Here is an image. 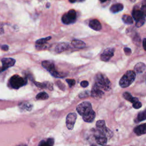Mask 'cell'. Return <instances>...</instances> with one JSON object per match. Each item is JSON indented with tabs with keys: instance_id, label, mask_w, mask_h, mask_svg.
Returning a JSON list of instances; mask_svg holds the SVG:
<instances>
[{
	"instance_id": "cell-44",
	"label": "cell",
	"mask_w": 146,
	"mask_h": 146,
	"mask_svg": "<svg viewBox=\"0 0 146 146\" xmlns=\"http://www.w3.org/2000/svg\"><path fill=\"white\" fill-rule=\"evenodd\" d=\"M91 146H96V145H91Z\"/></svg>"
},
{
	"instance_id": "cell-28",
	"label": "cell",
	"mask_w": 146,
	"mask_h": 146,
	"mask_svg": "<svg viewBox=\"0 0 146 146\" xmlns=\"http://www.w3.org/2000/svg\"><path fill=\"white\" fill-rule=\"evenodd\" d=\"M145 21V18H143V19H140V20H139V21H136V26L137 27H140L144 25Z\"/></svg>"
},
{
	"instance_id": "cell-12",
	"label": "cell",
	"mask_w": 146,
	"mask_h": 146,
	"mask_svg": "<svg viewBox=\"0 0 146 146\" xmlns=\"http://www.w3.org/2000/svg\"><path fill=\"white\" fill-rule=\"evenodd\" d=\"M132 18L136 21H137L139 20H140L141 19L145 18V16L140 9L138 8H134L132 12Z\"/></svg>"
},
{
	"instance_id": "cell-10",
	"label": "cell",
	"mask_w": 146,
	"mask_h": 146,
	"mask_svg": "<svg viewBox=\"0 0 146 146\" xmlns=\"http://www.w3.org/2000/svg\"><path fill=\"white\" fill-rule=\"evenodd\" d=\"M104 91L100 89L95 85H94L91 92V95L92 97L95 99H99L101 98L104 95Z\"/></svg>"
},
{
	"instance_id": "cell-42",
	"label": "cell",
	"mask_w": 146,
	"mask_h": 146,
	"mask_svg": "<svg viewBox=\"0 0 146 146\" xmlns=\"http://www.w3.org/2000/svg\"><path fill=\"white\" fill-rule=\"evenodd\" d=\"M132 2H135L136 1V0H130Z\"/></svg>"
},
{
	"instance_id": "cell-40",
	"label": "cell",
	"mask_w": 146,
	"mask_h": 146,
	"mask_svg": "<svg viewBox=\"0 0 146 146\" xmlns=\"http://www.w3.org/2000/svg\"><path fill=\"white\" fill-rule=\"evenodd\" d=\"M100 1V2H102V3H103V2H106V1H110V0H99Z\"/></svg>"
},
{
	"instance_id": "cell-6",
	"label": "cell",
	"mask_w": 146,
	"mask_h": 146,
	"mask_svg": "<svg viewBox=\"0 0 146 146\" xmlns=\"http://www.w3.org/2000/svg\"><path fill=\"white\" fill-rule=\"evenodd\" d=\"M76 19V11L73 10H70L67 13L63 15L62 17V21L63 23L68 25L74 23Z\"/></svg>"
},
{
	"instance_id": "cell-8",
	"label": "cell",
	"mask_w": 146,
	"mask_h": 146,
	"mask_svg": "<svg viewBox=\"0 0 146 146\" xmlns=\"http://www.w3.org/2000/svg\"><path fill=\"white\" fill-rule=\"evenodd\" d=\"M76 114L75 112L70 113L67 115L66 120V124L68 129L72 130L73 129L76 119Z\"/></svg>"
},
{
	"instance_id": "cell-1",
	"label": "cell",
	"mask_w": 146,
	"mask_h": 146,
	"mask_svg": "<svg viewBox=\"0 0 146 146\" xmlns=\"http://www.w3.org/2000/svg\"><path fill=\"white\" fill-rule=\"evenodd\" d=\"M76 111L81 116L84 121L91 123L95 117V112L92 110V105L89 102H83L76 107Z\"/></svg>"
},
{
	"instance_id": "cell-35",
	"label": "cell",
	"mask_w": 146,
	"mask_h": 146,
	"mask_svg": "<svg viewBox=\"0 0 146 146\" xmlns=\"http://www.w3.org/2000/svg\"><path fill=\"white\" fill-rule=\"evenodd\" d=\"M56 83H57L58 86H59V87L61 90H64L65 86H64V84H63V83H61V82H59V81L57 82H56Z\"/></svg>"
},
{
	"instance_id": "cell-7",
	"label": "cell",
	"mask_w": 146,
	"mask_h": 146,
	"mask_svg": "<svg viewBox=\"0 0 146 146\" xmlns=\"http://www.w3.org/2000/svg\"><path fill=\"white\" fill-rule=\"evenodd\" d=\"M2 66L0 67V72L6 70L15 64V60L11 58H3L1 59Z\"/></svg>"
},
{
	"instance_id": "cell-9",
	"label": "cell",
	"mask_w": 146,
	"mask_h": 146,
	"mask_svg": "<svg viewBox=\"0 0 146 146\" xmlns=\"http://www.w3.org/2000/svg\"><path fill=\"white\" fill-rule=\"evenodd\" d=\"M115 50L113 48H107L104 50L100 55V59L104 62L108 61L114 55Z\"/></svg>"
},
{
	"instance_id": "cell-17",
	"label": "cell",
	"mask_w": 146,
	"mask_h": 146,
	"mask_svg": "<svg viewBox=\"0 0 146 146\" xmlns=\"http://www.w3.org/2000/svg\"><path fill=\"white\" fill-rule=\"evenodd\" d=\"M72 45L76 48L81 49L86 47V44L84 42L78 39H74L71 42Z\"/></svg>"
},
{
	"instance_id": "cell-3",
	"label": "cell",
	"mask_w": 146,
	"mask_h": 146,
	"mask_svg": "<svg viewBox=\"0 0 146 146\" xmlns=\"http://www.w3.org/2000/svg\"><path fill=\"white\" fill-rule=\"evenodd\" d=\"M136 78V73L132 70L127 71L121 77L119 81V85L122 88H126L129 86Z\"/></svg>"
},
{
	"instance_id": "cell-30",
	"label": "cell",
	"mask_w": 146,
	"mask_h": 146,
	"mask_svg": "<svg viewBox=\"0 0 146 146\" xmlns=\"http://www.w3.org/2000/svg\"><path fill=\"white\" fill-rule=\"evenodd\" d=\"M89 95H90V92L88 91H83V92H81L79 94V96L80 98H85V97H87V96H89Z\"/></svg>"
},
{
	"instance_id": "cell-22",
	"label": "cell",
	"mask_w": 146,
	"mask_h": 146,
	"mask_svg": "<svg viewBox=\"0 0 146 146\" xmlns=\"http://www.w3.org/2000/svg\"><path fill=\"white\" fill-rule=\"evenodd\" d=\"M146 119V109L140 112L137 116L136 119H135V122H140L141 121H143Z\"/></svg>"
},
{
	"instance_id": "cell-43",
	"label": "cell",
	"mask_w": 146,
	"mask_h": 146,
	"mask_svg": "<svg viewBox=\"0 0 146 146\" xmlns=\"http://www.w3.org/2000/svg\"><path fill=\"white\" fill-rule=\"evenodd\" d=\"M19 146H27V145H19Z\"/></svg>"
},
{
	"instance_id": "cell-36",
	"label": "cell",
	"mask_w": 146,
	"mask_h": 146,
	"mask_svg": "<svg viewBox=\"0 0 146 146\" xmlns=\"http://www.w3.org/2000/svg\"><path fill=\"white\" fill-rule=\"evenodd\" d=\"M1 49L3 51H7L8 49H9V46L7 45H6V44H4L3 46H2L1 47Z\"/></svg>"
},
{
	"instance_id": "cell-20",
	"label": "cell",
	"mask_w": 146,
	"mask_h": 146,
	"mask_svg": "<svg viewBox=\"0 0 146 146\" xmlns=\"http://www.w3.org/2000/svg\"><path fill=\"white\" fill-rule=\"evenodd\" d=\"M35 84L36 86H38L40 88H47L50 90H52L53 89V86H52V83H50L49 82H44L43 83L35 82Z\"/></svg>"
},
{
	"instance_id": "cell-16",
	"label": "cell",
	"mask_w": 146,
	"mask_h": 146,
	"mask_svg": "<svg viewBox=\"0 0 146 146\" xmlns=\"http://www.w3.org/2000/svg\"><path fill=\"white\" fill-rule=\"evenodd\" d=\"M124 8V6L121 3L113 4L110 7V11L112 13H116L121 11Z\"/></svg>"
},
{
	"instance_id": "cell-4",
	"label": "cell",
	"mask_w": 146,
	"mask_h": 146,
	"mask_svg": "<svg viewBox=\"0 0 146 146\" xmlns=\"http://www.w3.org/2000/svg\"><path fill=\"white\" fill-rule=\"evenodd\" d=\"M42 66L46 69L55 78H63L65 74L58 72L55 67L54 63L50 60H44L42 62Z\"/></svg>"
},
{
	"instance_id": "cell-39",
	"label": "cell",
	"mask_w": 146,
	"mask_h": 146,
	"mask_svg": "<svg viewBox=\"0 0 146 146\" xmlns=\"http://www.w3.org/2000/svg\"><path fill=\"white\" fill-rule=\"evenodd\" d=\"M68 1H69V2H71V3H74V2H76V0H68Z\"/></svg>"
},
{
	"instance_id": "cell-32",
	"label": "cell",
	"mask_w": 146,
	"mask_h": 146,
	"mask_svg": "<svg viewBox=\"0 0 146 146\" xmlns=\"http://www.w3.org/2000/svg\"><path fill=\"white\" fill-rule=\"evenodd\" d=\"M22 107L25 110H27L29 111V110H30L31 109L32 106H30V104H27V103H26V104H24L23 106H22Z\"/></svg>"
},
{
	"instance_id": "cell-11",
	"label": "cell",
	"mask_w": 146,
	"mask_h": 146,
	"mask_svg": "<svg viewBox=\"0 0 146 146\" xmlns=\"http://www.w3.org/2000/svg\"><path fill=\"white\" fill-rule=\"evenodd\" d=\"M99 134L96 135L95 140L98 144L101 145H104L106 144L107 142V137L100 131L98 129Z\"/></svg>"
},
{
	"instance_id": "cell-26",
	"label": "cell",
	"mask_w": 146,
	"mask_h": 146,
	"mask_svg": "<svg viewBox=\"0 0 146 146\" xmlns=\"http://www.w3.org/2000/svg\"><path fill=\"white\" fill-rule=\"evenodd\" d=\"M51 39V36H48L44 38H41L36 41V44H45L48 40Z\"/></svg>"
},
{
	"instance_id": "cell-23",
	"label": "cell",
	"mask_w": 146,
	"mask_h": 146,
	"mask_svg": "<svg viewBox=\"0 0 146 146\" xmlns=\"http://www.w3.org/2000/svg\"><path fill=\"white\" fill-rule=\"evenodd\" d=\"M122 21L127 25H131L133 22V18L128 15H123L122 17Z\"/></svg>"
},
{
	"instance_id": "cell-31",
	"label": "cell",
	"mask_w": 146,
	"mask_h": 146,
	"mask_svg": "<svg viewBox=\"0 0 146 146\" xmlns=\"http://www.w3.org/2000/svg\"><path fill=\"white\" fill-rule=\"evenodd\" d=\"M132 105H133V108H135V109H139V108H140L141 107V106H142L141 103L139 100L137 101V102H136L134 103L133 104H132Z\"/></svg>"
},
{
	"instance_id": "cell-38",
	"label": "cell",
	"mask_w": 146,
	"mask_h": 146,
	"mask_svg": "<svg viewBox=\"0 0 146 146\" xmlns=\"http://www.w3.org/2000/svg\"><path fill=\"white\" fill-rule=\"evenodd\" d=\"M3 29L2 26L0 24V35L3 34Z\"/></svg>"
},
{
	"instance_id": "cell-2",
	"label": "cell",
	"mask_w": 146,
	"mask_h": 146,
	"mask_svg": "<svg viewBox=\"0 0 146 146\" xmlns=\"http://www.w3.org/2000/svg\"><path fill=\"white\" fill-rule=\"evenodd\" d=\"M94 85L104 91H108L111 89V82L110 80L105 75L102 73L96 74Z\"/></svg>"
},
{
	"instance_id": "cell-18",
	"label": "cell",
	"mask_w": 146,
	"mask_h": 146,
	"mask_svg": "<svg viewBox=\"0 0 146 146\" xmlns=\"http://www.w3.org/2000/svg\"><path fill=\"white\" fill-rule=\"evenodd\" d=\"M145 69V65L144 63H143L142 62L137 63L134 67L135 72L137 74H141V73L143 72L144 71Z\"/></svg>"
},
{
	"instance_id": "cell-13",
	"label": "cell",
	"mask_w": 146,
	"mask_h": 146,
	"mask_svg": "<svg viewBox=\"0 0 146 146\" xmlns=\"http://www.w3.org/2000/svg\"><path fill=\"white\" fill-rule=\"evenodd\" d=\"M134 132L138 136L146 133V123H144L134 128Z\"/></svg>"
},
{
	"instance_id": "cell-45",
	"label": "cell",
	"mask_w": 146,
	"mask_h": 146,
	"mask_svg": "<svg viewBox=\"0 0 146 146\" xmlns=\"http://www.w3.org/2000/svg\"><path fill=\"white\" fill-rule=\"evenodd\" d=\"M145 83H146V78H145Z\"/></svg>"
},
{
	"instance_id": "cell-14",
	"label": "cell",
	"mask_w": 146,
	"mask_h": 146,
	"mask_svg": "<svg viewBox=\"0 0 146 146\" xmlns=\"http://www.w3.org/2000/svg\"><path fill=\"white\" fill-rule=\"evenodd\" d=\"M89 26L95 31H99L102 29V25L100 22L97 19H92L89 22Z\"/></svg>"
},
{
	"instance_id": "cell-27",
	"label": "cell",
	"mask_w": 146,
	"mask_h": 146,
	"mask_svg": "<svg viewBox=\"0 0 146 146\" xmlns=\"http://www.w3.org/2000/svg\"><path fill=\"white\" fill-rule=\"evenodd\" d=\"M140 10L144 14V16L146 17V0H144L141 3V6Z\"/></svg>"
},
{
	"instance_id": "cell-25",
	"label": "cell",
	"mask_w": 146,
	"mask_h": 146,
	"mask_svg": "<svg viewBox=\"0 0 146 146\" xmlns=\"http://www.w3.org/2000/svg\"><path fill=\"white\" fill-rule=\"evenodd\" d=\"M48 98V95L45 92H39L36 96V99L37 100H46Z\"/></svg>"
},
{
	"instance_id": "cell-19",
	"label": "cell",
	"mask_w": 146,
	"mask_h": 146,
	"mask_svg": "<svg viewBox=\"0 0 146 146\" xmlns=\"http://www.w3.org/2000/svg\"><path fill=\"white\" fill-rule=\"evenodd\" d=\"M54 143V140L53 138H48L45 140H41L38 146H53Z\"/></svg>"
},
{
	"instance_id": "cell-15",
	"label": "cell",
	"mask_w": 146,
	"mask_h": 146,
	"mask_svg": "<svg viewBox=\"0 0 146 146\" xmlns=\"http://www.w3.org/2000/svg\"><path fill=\"white\" fill-rule=\"evenodd\" d=\"M69 47V45L68 43H60L57 44L55 48L54 51L57 53H60L61 52H63L66 50L68 49Z\"/></svg>"
},
{
	"instance_id": "cell-24",
	"label": "cell",
	"mask_w": 146,
	"mask_h": 146,
	"mask_svg": "<svg viewBox=\"0 0 146 146\" xmlns=\"http://www.w3.org/2000/svg\"><path fill=\"white\" fill-rule=\"evenodd\" d=\"M96 126L98 128V129L102 131L106 127V123L103 120H99L97 121L96 123Z\"/></svg>"
},
{
	"instance_id": "cell-5",
	"label": "cell",
	"mask_w": 146,
	"mask_h": 146,
	"mask_svg": "<svg viewBox=\"0 0 146 146\" xmlns=\"http://www.w3.org/2000/svg\"><path fill=\"white\" fill-rule=\"evenodd\" d=\"M27 83V80L18 75H13L9 80L10 86L14 89H18Z\"/></svg>"
},
{
	"instance_id": "cell-41",
	"label": "cell",
	"mask_w": 146,
	"mask_h": 146,
	"mask_svg": "<svg viewBox=\"0 0 146 146\" xmlns=\"http://www.w3.org/2000/svg\"><path fill=\"white\" fill-rule=\"evenodd\" d=\"M84 0H76V2H83Z\"/></svg>"
},
{
	"instance_id": "cell-33",
	"label": "cell",
	"mask_w": 146,
	"mask_h": 146,
	"mask_svg": "<svg viewBox=\"0 0 146 146\" xmlns=\"http://www.w3.org/2000/svg\"><path fill=\"white\" fill-rule=\"evenodd\" d=\"M124 51L125 54L127 55H129L131 54V50L129 48L125 47V48H124Z\"/></svg>"
},
{
	"instance_id": "cell-21",
	"label": "cell",
	"mask_w": 146,
	"mask_h": 146,
	"mask_svg": "<svg viewBox=\"0 0 146 146\" xmlns=\"http://www.w3.org/2000/svg\"><path fill=\"white\" fill-rule=\"evenodd\" d=\"M123 97L125 99H126L127 100L130 102L131 103H132V104H133L134 103H135L136 102L138 101V99L137 98H135V97H133L129 92H125L123 93Z\"/></svg>"
},
{
	"instance_id": "cell-29",
	"label": "cell",
	"mask_w": 146,
	"mask_h": 146,
	"mask_svg": "<svg viewBox=\"0 0 146 146\" xmlns=\"http://www.w3.org/2000/svg\"><path fill=\"white\" fill-rule=\"evenodd\" d=\"M66 82L68 83L70 87H71L74 86L75 84V80L74 79H67Z\"/></svg>"
},
{
	"instance_id": "cell-37",
	"label": "cell",
	"mask_w": 146,
	"mask_h": 146,
	"mask_svg": "<svg viewBox=\"0 0 146 146\" xmlns=\"http://www.w3.org/2000/svg\"><path fill=\"white\" fill-rule=\"evenodd\" d=\"M143 46L144 49L146 51V38L143 39Z\"/></svg>"
},
{
	"instance_id": "cell-34",
	"label": "cell",
	"mask_w": 146,
	"mask_h": 146,
	"mask_svg": "<svg viewBox=\"0 0 146 146\" xmlns=\"http://www.w3.org/2000/svg\"><path fill=\"white\" fill-rule=\"evenodd\" d=\"M80 86L82 87H87L88 86V82L87 81V80H83L82 82H81L80 83Z\"/></svg>"
}]
</instances>
